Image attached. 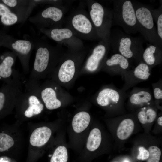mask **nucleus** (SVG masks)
<instances>
[{
	"mask_svg": "<svg viewBox=\"0 0 162 162\" xmlns=\"http://www.w3.org/2000/svg\"><path fill=\"white\" fill-rule=\"evenodd\" d=\"M137 20L138 32L150 44L162 48V40L159 38L154 24L151 8L138 2L132 1Z\"/></svg>",
	"mask_w": 162,
	"mask_h": 162,
	"instance_id": "6",
	"label": "nucleus"
},
{
	"mask_svg": "<svg viewBox=\"0 0 162 162\" xmlns=\"http://www.w3.org/2000/svg\"><path fill=\"white\" fill-rule=\"evenodd\" d=\"M64 23L65 27L70 29L76 36L81 40H101L88 13L81 5L64 19Z\"/></svg>",
	"mask_w": 162,
	"mask_h": 162,
	"instance_id": "4",
	"label": "nucleus"
},
{
	"mask_svg": "<svg viewBox=\"0 0 162 162\" xmlns=\"http://www.w3.org/2000/svg\"><path fill=\"white\" fill-rule=\"evenodd\" d=\"M0 162H12V160L7 156H3L0 157Z\"/></svg>",
	"mask_w": 162,
	"mask_h": 162,
	"instance_id": "33",
	"label": "nucleus"
},
{
	"mask_svg": "<svg viewBox=\"0 0 162 162\" xmlns=\"http://www.w3.org/2000/svg\"><path fill=\"white\" fill-rule=\"evenodd\" d=\"M52 134L51 130L46 126L37 128L32 133L29 142L32 146L39 147L45 145L49 140Z\"/></svg>",
	"mask_w": 162,
	"mask_h": 162,
	"instance_id": "16",
	"label": "nucleus"
},
{
	"mask_svg": "<svg viewBox=\"0 0 162 162\" xmlns=\"http://www.w3.org/2000/svg\"><path fill=\"white\" fill-rule=\"evenodd\" d=\"M156 116V112L150 107L142 108L138 114L139 120L142 124L152 122Z\"/></svg>",
	"mask_w": 162,
	"mask_h": 162,
	"instance_id": "25",
	"label": "nucleus"
},
{
	"mask_svg": "<svg viewBox=\"0 0 162 162\" xmlns=\"http://www.w3.org/2000/svg\"><path fill=\"white\" fill-rule=\"evenodd\" d=\"M90 119L89 114L87 112L82 111L76 114L74 116L72 122L74 131L77 133L83 131L88 126Z\"/></svg>",
	"mask_w": 162,
	"mask_h": 162,
	"instance_id": "21",
	"label": "nucleus"
},
{
	"mask_svg": "<svg viewBox=\"0 0 162 162\" xmlns=\"http://www.w3.org/2000/svg\"><path fill=\"white\" fill-rule=\"evenodd\" d=\"M139 154L137 157L139 160H145L147 159L149 156V152L144 147H140L139 148Z\"/></svg>",
	"mask_w": 162,
	"mask_h": 162,
	"instance_id": "31",
	"label": "nucleus"
},
{
	"mask_svg": "<svg viewBox=\"0 0 162 162\" xmlns=\"http://www.w3.org/2000/svg\"><path fill=\"white\" fill-rule=\"evenodd\" d=\"M88 13L101 40L108 42L112 25V11L94 0L86 1Z\"/></svg>",
	"mask_w": 162,
	"mask_h": 162,
	"instance_id": "5",
	"label": "nucleus"
},
{
	"mask_svg": "<svg viewBox=\"0 0 162 162\" xmlns=\"http://www.w3.org/2000/svg\"><path fill=\"white\" fill-rule=\"evenodd\" d=\"M24 39L15 38L11 36L2 34L0 45L10 50L20 60L24 72L28 74L30 71L29 61L31 55L34 48V44L30 36L25 35Z\"/></svg>",
	"mask_w": 162,
	"mask_h": 162,
	"instance_id": "8",
	"label": "nucleus"
},
{
	"mask_svg": "<svg viewBox=\"0 0 162 162\" xmlns=\"http://www.w3.org/2000/svg\"><path fill=\"white\" fill-rule=\"evenodd\" d=\"M39 31L57 44L67 47L69 50L80 51L84 49L82 40L75 35L69 28L64 27L51 29L41 28Z\"/></svg>",
	"mask_w": 162,
	"mask_h": 162,
	"instance_id": "11",
	"label": "nucleus"
},
{
	"mask_svg": "<svg viewBox=\"0 0 162 162\" xmlns=\"http://www.w3.org/2000/svg\"><path fill=\"white\" fill-rule=\"evenodd\" d=\"M68 8L67 5H50L30 17L28 20L38 29L62 28Z\"/></svg>",
	"mask_w": 162,
	"mask_h": 162,
	"instance_id": "7",
	"label": "nucleus"
},
{
	"mask_svg": "<svg viewBox=\"0 0 162 162\" xmlns=\"http://www.w3.org/2000/svg\"><path fill=\"white\" fill-rule=\"evenodd\" d=\"M0 22L4 25L10 26L23 22V19L0 1Z\"/></svg>",
	"mask_w": 162,
	"mask_h": 162,
	"instance_id": "18",
	"label": "nucleus"
},
{
	"mask_svg": "<svg viewBox=\"0 0 162 162\" xmlns=\"http://www.w3.org/2000/svg\"><path fill=\"white\" fill-rule=\"evenodd\" d=\"M104 65L115 71H124L129 67L130 64L128 59L118 53H115L104 62Z\"/></svg>",
	"mask_w": 162,
	"mask_h": 162,
	"instance_id": "20",
	"label": "nucleus"
},
{
	"mask_svg": "<svg viewBox=\"0 0 162 162\" xmlns=\"http://www.w3.org/2000/svg\"><path fill=\"white\" fill-rule=\"evenodd\" d=\"M158 124L160 126H162V116L159 117L158 119Z\"/></svg>",
	"mask_w": 162,
	"mask_h": 162,
	"instance_id": "34",
	"label": "nucleus"
},
{
	"mask_svg": "<svg viewBox=\"0 0 162 162\" xmlns=\"http://www.w3.org/2000/svg\"><path fill=\"white\" fill-rule=\"evenodd\" d=\"M36 50L33 67L28 79L38 81L55 69L62 55V46L52 45L34 35L30 36Z\"/></svg>",
	"mask_w": 162,
	"mask_h": 162,
	"instance_id": "1",
	"label": "nucleus"
},
{
	"mask_svg": "<svg viewBox=\"0 0 162 162\" xmlns=\"http://www.w3.org/2000/svg\"><path fill=\"white\" fill-rule=\"evenodd\" d=\"M152 99V95L149 92L141 91L132 94L130 97L129 100L133 104L140 105L148 103Z\"/></svg>",
	"mask_w": 162,
	"mask_h": 162,
	"instance_id": "24",
	"label": "nucleus"
},
{
	"mask_svg": "<svg viewBox=\"0 0 162 162\" xmlns=\"http://www.w3.org/2000/svg\"><path fill=\"white\" fill-rule=\"evenodd\" d=\"M1 1L22 18L23 19V23L27 20V15L30 0H2Z\"/></svg>",
	"mask_w": 162,
	"mask_h": 162,
	"instance_id": "17",
	"label": "nucleus"
},
{
	"mask_svg": "<svg viewBox=\"0 0 162 162\" xmlns=\"http://www.w3.org/2000/svg\"><path fill=\"white\" fill-rule=\"evenodd\" d=\"M16 58L12 52L0 56V80L7 83L12 80L18 71L14 68Z\"/></svg>",
	"mask_w": 162,
	"mask_h": 162,
	"instance_id": "13",
	"label": "nucleus"
},
{
	"mask_svg": "<svg viewBox=\"0 0 162 162\" xmlns=\"http://www.w3.org/2000/svg\"><path fill=\"white\" fill-rule=\"evenodd\" d=\"M0 88V115L10 112L16 106L22 90V83L18 71L10 82Z\"/></svg>",
	"mask_w": 162,
	"mask_h": 162,
	"instance_id": "10",
	"label": "nucleus"
},
{
	"mask_svg": "<svg viewBox=\"0 0 162 162\" xmlns=\"http://www.w3.org/2000/svg\"><path fill=\"white\" fill-rule=\"evenodd\" d=\"M124 162H129L128 160H125L124 161Z\"/></svg>",
	"mask_w": 162,
	"mask_h": 162,
	"instance_id": "35",
	"label": "nucleus"
},
{
	"mask_svg": "<svg viewBox=\"0 0 162 162\" xmlns=\"http://www.w3.org/2000/svg\"><path fill=\"white\" fill-rule=\"evenodd\" d=\"M101 134L100 130L97 128L93 129L90 132L87 143L88 150L93 151L99 146L101 141Z\"/></svg>",
	"mask_w": 162,
	"mask_h": 162,
	"instance_id": "23",
	"label": "nucleus"
},
{
	"mask_svg": "<svg viewBox=\"0 0 162 162\" xmlns=\"http://www.w3.org/2000/svg\"><path fill=\"white\" fill-rule=\"evenodd\" d=\"M14 144L13 137L4 133H0V152H4L11 148Z\"/></svg>",
	"mask_w": 162,
	"mask_h": 162,
	"instance_id": "29",
	"label": "nucleus"
},
{
	"mask_svg": "<svg viewBox=\"0 0 162 162\" xmlns=\"http://www.w3.org/2000/svg\"><path fill=\"white\" fill-rule=\"evenodd\" d=\"M113 23L121 26L127 34L138 32L137 20L132 1H113Z\"/></svg>",
	"mask_w": 162,
	"mask_h": 162,
	"instance_id": "9",
	"label": "nucleus"
},
{
	"mask_svg": "<svg viewBox=\"0 0 162 162\" xmlns=\"http://www.w3.org/2000/svg\"><path fill=\"white\" fill-rule=\"evenodd\" d=\"M149 156L147 162H159L161 155L160 149L156 146H150L148 148Z\"/></svg>",
	"mask_w": 162,
	"mask_h": 162,
	"instance_id": "30",
	"label": "nucleus"
},
{
	"mask_svg": "<svg viewBox=\"0 0 162 162\" xmlns=\"http://www.w3.org/2000/svg\"><path fill=\"white\" fill-rule=\"evenodd\" d=\"M134 124L133 120L128 118L122 120L117 130V135L119 139L124 140L128 138L132 133Z\"/></svg>",
	"mask_w": 162,
	"mask_h": 162,
	"instance_id": "22",
	"label": "nucleus"
},
{
	"mask_svg": "<svg viewBox=\"0 0 162 162\" xmlns=\"http://www.w3.org/2000/svg\"><path fill=\"white\" fill-rule=\"evenodd\" d=\"M2 34L0 33V37H1V35Z\"/></svg>",
	"mask_w": 162,
	"mask_h": 162,
	"instance_id": "36",
	"label": "nucleus"
},
{
	"mask_svg": "<svg viewBox=\"0 0 162 162\" xmlns=\"http://www.w3.org/2000/svg\"><path fill=\"white\" fill-rule=\"evenodd\" d=\"M108 43L115 53L119 54L127 59L134 58L142 61V56L144 50L142 39L134 37L119 29L111 31Z\"/></svg>",
	"mask_w": 162,
	"mask_h": 162,
	"instance_id": "3",
	"label": "nucleus"
},
{
	"mask_svg": "<svg viewBox=\"0 0 162 162\" xmlns=\"http://www.w3.org/2000/svg\"><path fill=\"white\" fill-rule=\"evenodd\" d=\"M153 93L154 98L156 100H162V90L160 88L156 87L153 90Z\"/></svg>",
	"mask_w": 162,
	"mask_h": 162,
	"instance_id": "32",
	"label": "nucleus"
},
{
	"mask_svg": "<svg viewBox=\"0 0 162 162\" xmlns=\"http://www.w3.org/2000/svg\"><path fill=\"white\" fill-rule=\"evenodd\" d=\"M150 67L144 62L140 63L134 70V76L140 80H147L151 75Z\"/></svg>",
	"mask_w": 162,
	"mask_h": 162,
	"instance_id": "26",
	"label": "nucleus"
},
{
	"mask_svg": "<svg viewBox=\"0 0 162 162\" xmlns=\"http://www.w3.org/2000/svg\"><path fill=\"white\" fill-rule=\"evenodd\" d=\"M68 153L66 148L64 146L58 147L51 155L50 162H67Z\"/></svg>",
	"mask_w": 162,
	"mask_h": 162,
	"instance_id": "27",
	"label": "nucleus"
},
{
	"mask_svg": "<svg viewBox=\"0 0 162 162\" xmlns=\"http://www.w3.org/2000/svg\"><path fill=\"white\" fill-rule=\"evenodd\" d=\"M151 11L154 21L156 23L157 31L158 36L162 40V6L160 5L159 8L153 9L151 8Z\"/></svg>",
	"mask_w": 162,
	"mask_h": 162,
	"instance_id": "28",
	"label": "nucleus"
},
{
	"mask_svg": "<svg viewBox=\"0 0 162 162\" xmlns=\"http://www.w3.org/2000/svg\"><path fill=\"white\" fill-rule=\"evenodd\" d=\"M57 87H53L50 85L44 84L39 88V94L41 100L46 108L52 110L57 109L61 105L60 100L58 98L56 92Z\"/></svg>",
	"mask_w": 162,
	"mask_h": 162,
	"instance_id": "14",
	"label": "nucleus"
},
{
	"mask_svg": "<svg viewBox=\"0 0 162 162\" xmlns=\"http://www.w3.org/2000/svg\"><path fill=\"white\" fill-rule=\"evenodd\" d=\"M38 81L28 79L17 100L16 106L17 115L20 118H28L40 115L44 105L39 94Z\"/></svg>",
	"mask_w": 162,
	"mask_h": 162,
	"instance_id": "2",
	"label": "nucleus"
},
{
	"mask_svg": "<svg viewBox=\"0 0 162 162\" xmlns=\"http://www.w3.org/2000/svg\"><path fill=\"white\" fill-rule=\"evenodd\" d=\"M161 49L155 44L147 45L142 55V62L150 67L160 63L162 57Z\"/></svg>",
	"mask_w": 162,
	"mask_h": 162,
	"instance_id": "15",
	"label": "nucleus"
},
{
	"mask_svg": "<svg viewBox=\"0 0 162 162\" xmlns=\"http://www.w3.org/2000/svg\"><path fill=\"white\" fill-rule=\"evenodd\" d=\"M120 98V94L117 91L112 88H106L99 93L96 100L100 105L106 106L111 104L118 103Z\"/></svg>",
	"mask_w": 162,
	"mask_h": 162,
	"instance_id": "19",
	"label": "nucleus"
},
{
	"mask_svg": "<svg viewBox=\"0 0 162 162\" xmlns=\"http://www.w3.org/2000/svg\"><path fill=\"white\" fill-rule=\"evenodd\" d=\"M110 49L108 42L100 40L92 50L88 58L85 68L88 71L94 72L97 70L104 62Z\"/></svg>",
	"mask_w": 162,
	"mask_h": 162,
	"instance_id": "12",
	"label": "nucleus"
}]
</instances>
